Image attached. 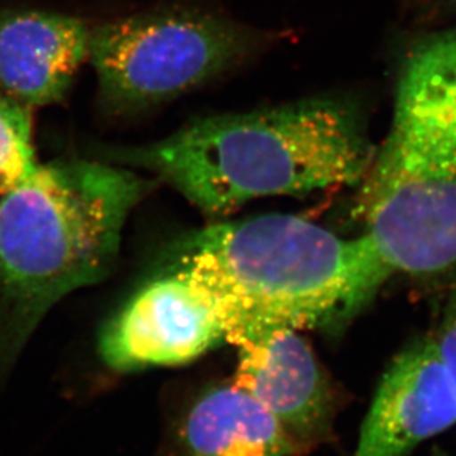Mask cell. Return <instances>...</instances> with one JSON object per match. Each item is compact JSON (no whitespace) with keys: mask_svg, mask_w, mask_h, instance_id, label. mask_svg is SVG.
<instances>
[{"mask_svg":"<svg viewBox=\"0 0 456 456\" xmlns=\"http://www.w3.org/2000/svg\"><path fill=\"white\" fill-rule=\"evenodd\" d=\"M375 152L350 103L314 98L197 118L157 142L107 154L154 173L206 215L226 216L265 197L359 185Z\"/></svg>","mask_w":456,"mask_h":456,"instance_id":"cell-1","label":"cell"},{"mask_svg":"<svg viewBox=\"0 0 456 456\" xmlns=\"http://www.w3.org/2000/svg\"><path fill=\"white\" fill-rule=\"evenodd\" d=\"M181 246L173 269L215 300L232 345L269 328L349 318L384 284L365 238L346 240L298 216L208 224Z\"/></svg>","mask_w":456,"mask_h":456,"instance_id":"cell-2","label":"cell"},{"mask_svg":"<svg viewBox=\"0 0 456 456\" xmlns=\"http://www.w3.org/2000/svg\"><path fill=\"white\" fill-rule=\"evenodd\" d=\"M352 215L384 282L456 265V27L411 51Z\"/></svg>","mask_w":456,"mask_h":456,"instance_id":"cell-3","label":"cell"},{"mask_svg":"<svg viewBox=\"0 0 456 456\" xmlns=\"http://www.w3.org/2000/svg\"><path fill=\"white\" fill-rule=\"evenodd\" d=\"M150 182L110 164H42L0 200V340L12 354L52 305L102 280Z\"/></svg>","mask_w":456,"mask_h":456,"instance_id":"cell-4","label":"cell"},{"mask_svg":"<svg viewBox=\"0 0 456 456\" xmlns=\"http://www.w3.org/2000/svg\"><path fill=\"white\" fill-rule=\"evenodd\" d=\"M256 46L253 33L213 13L159 9L91 28L89 60L101 102L114 112H132L219 77Z\"/></svg>","mask_w":456,"mask_h":456,"instance_id":"cell-5","label":"cell"},{"mask_svg":"<svg viewBox=\"0 0 456 456\" xmlns=\"http://www.w3.org/2000/svg\"><path fill=\"white\" fill-rule=\"evenodd\" d=\"M228 331L215 300L170 269L145 285L108 325L101 354L114 370L182 365L224 343Z\"/></svg>","mask_w":456,"mask_h":456,"instance_id":"cell-6","label":"cell"},{"mask_svg":"<svg viewBox=\"0 0 456 456\" xmlns=\"http://www.w3.org/2000/svg\"><path fill=\"white\" fill-rule=\"evenodd\" d=\"M231 379L310 452L331 439L337 393L298 330L269 328L238 338Z\"/></svg>","mask_w":456,"mask_h":456,"instance_id":"cell-7","label":"cell"},{"mask_svg":"<svg viewBox=\"0 0 456 456\" xmlns=\"http://www.w3.org/2000/svg\"><path fill=\"white\" fill-rule=\"evenodd\" d=\"M456 426V384L435 341L424 337L395 357L362 424L354 456H409Z\"/></svg>","mask_w":456,"mask_h":456,"instance_id":"cell-8","label":"cell"},{"mask_svg":"<svg viewBox=\"0 0 456 456\" xmlns=\"http://www.w3.org/2000/svg\"><path fill=\"white\" fill-rule=\"evenodd\" d=\"M80 18L36 9L0 11V89L26 107L60 102L89 60Z\"/></svg>","mask_w":456,"mask_h":456,"instance_id":"cell-9","label":"cell"},{"mask_svg":"<svg viewBox=\"0 0 456 456\" xmlns=\"http://www.w3.org/2000/svg\"><path fill=\"white\" fill-rule=\"evenodd\" d=\"M182 456H305L280 422L232 381L208 388L181 430Z\"/></svg>","mask_w":456,"mask_h":456,"instance_id":"cell-10","label":"cell"},{"mask_svg":"<svg viewBox=\"0 0 456 456\" xmlns=\"http://www.w3.org/2000/svg\"><path fill=\"white\" fill-rule=\"evenodd\" d=\"M31 110L0 89V194L26 185L39 172Z\"/></svg>","mask_w":456,"mask_h":456,"instance_id":"cell-11","label":"cell"},{"mask_svg":"<svg viewBox=\"0 0 456 456\" xmlns=\"http://www.w3.org/2000/svg\"><path fill=\"white\" fill-rule=\"evenodd\" d=\"M430 337L456 384V284L446 300L437 331Z\"/></svg>","mask_w":456,"mask_h":456,"instance_id":"cell-12","label":"cell"},{"mask_svg":"<svg viewBox=\"0 0 456 456\" xmlns=\"http://www.w3.org/2000/svg\"><path fill=\"white\" fill-rule=\"evenodd\" d=\"M431 456H449L448 453H444V451H440V449H435L433 451V455Z\"/></svg>","mask_w":456,"mask_h":456,"instance_id":"cell-13","label":"cell"}]
</instances>
